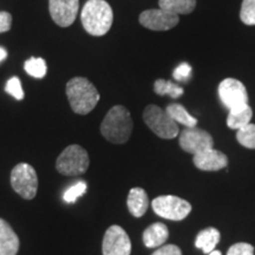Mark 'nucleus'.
<instances>
[{
	"mask_svg": "<svg viewBox=\"0 0 255 255\" xmlns=\"http://www.w3.org/2000/svg\"><path fill=\"white\" fill-rule=\"evenodd\" d=\"M227 255H254V247L246 242H239L231 246Z\"/></svg>",
	"mask_w": 255,
	"mask_h": 255,
	"instance_id": "obj_27",
	"label": "nucleus"
},
{
	"mask_svg": "<svg viewBox=\"0 0 255 255\" xmlns=\"http://www.w3.org/2000/svg\"><path fill=\"white\" fill-rule=\"evenodd\" d=\"M240 19L246 25H255V0H244L241 5Z\"/></svg>",
	"mask_w": 255,
	"mask_h": 255,
	"instance_id": "obj_24",
	"label": "nucleus"
},
{
	"mask_svg": "<svg viewBox=\"0 0 255 255\" xmlns=\"http://www.w3.org/2000/svg\"><path fill=\"white\" fill-rule=\"evenodd\" d=\"M151 207L154 212L161 218L181 221L191 212V205L188 201L174 195H162L152 200Z\"/></svg>",
	"mask_w": 255,
	"mask_h": 255,
	"instance_id": "obj_7",
	"label": "nucleus"
},
{
	"mask_svg": "<svg viewBox=\"0 0 255 255\" xmlns=\"http://www.w3.org/2000/svg\"><path fill=\"white\" fill-rule=\"evenodd\" d=\"M24 69L28 75L34 78H44L47 72V66L45 60L43 58H36L31 57L24 64Z\"/></svg>",
	"mask_w": 255,
	"mask_h": 255,
	"instance_id": "obj_22",
	"label": "nucleus"
},
{
	"mask_svg": "<svg viewBox=\"0 0 255 255\" xmlns=\"http://www.w3.org/2000/svg\"><path fill=\"white\" fill-rule=\"evenodd\" d=\"M219 97L229 111L241 109L248 105V94L245 85L235 78H226L220 83Z\"/></svg>",
	"mask_w": 255,
	"mask_h": 255,
	"instance_id": "obj_8",
	"label": "nucleus"
},
{
	"mask_svg": "<svg viewBox=\"0 0 255 255\" xmlns=\"http://www.w3.org/2000/svg\"><path fill=\"white\" fill-rule=\"evenodd\" d=\"M151 255H182V251L176 245H165L156 250Z\"/></svg>",
	"mask_w": 255,
	"mask_h": 255,
	"instance_id": "obj_29",
	"label": "nucleus"
},
{
	"mask_svg": "<svg viewBox=\"0 0 255 255\" xmlns=\"http://www.w3.org/2000/svg\"><path fill=\"white\" fill-rule=\"evenodd\" d=\"M159 8L174 14H189L196 6V0H158Z\"/></svg>",
	"mask_w": 255,
	"mask_h": 255,
	"instance_id": "obj_18",
	"label": "nucleus"
},
{
	"mask_svg": "<svg viewBox=\"0 0 255 255\" xmlns=\"http://www.w3.org/2000/svg\"><path fill=\"white\" fill-rule=\"evenodd\" d=\"M12 15L5 11H0V33L11 30Z\"/></svg>",
	"mask_w": 255,
	"mask_h": 255,
	"instance_id": "obj_30",
	"label": "nucleus"
},
{
	"mask_svg": "<svg viewBox=\"0 0 255 255\" xmlns=\"http://www.w3.org/2000/svg\"><path fill=\"white\" fill-rule=\"evenodd\" d=\"M90 164L88 151L78 144L69 145L60 152L56 161V169L64 176H79L85 174Z\"/></svg>",
	"mask_w": 255,
	"mask_h": 255,
	"instance_id": "obj_4",
	"label": "nucleus"
},
{
	"mask_svg": "<svg viewBox=\"0 0 255 255\" xmlns=\"http://www.w3.org/2000/svg\"><path fill=\"white\" fill-rule=\"evenodd\" d=\"M81 20L89 34L94 37L104 36L113 26V8L105 0H88L82 9Z\"/></svg>",
	"mask_w": 255,
	"mask_h": 255,
	"instance_id": "obj_1",
	"label": "nucleus"
},
{
	"mask_svg": "<svg viewBox=\"0 0 255 255\" xmlns=\"http://www.w3.org/2000/svg\"><path fill=\"white\" fill-rule=\"evenodd\" d=\"M132 119L129 110L123 105L111 108L101 124V133L114 144H124L132 132Z\"/></svg>",
	"mask_w": 255,
	"mask_h": 255,
	"instance_id": "obj_2",
	"label": "nucleus"
},
{
	"mask_svg": "<svg viewBox=\"0 0 255 255\" xmlns=\"http://www.w3.org/2000/svg\"><path fill=\"white\" fill-rule=\"evenodd\" d=\"M11 186L23 199H34L38 190V176L34 168L28 163L15 165L11 171Z\"/></svg>",
	"mask_w": 255,
	"mask_h": 255,
	"instance_id": "obj_6",
	"label": "nucleus"
},
{
	"mask_svg": "<svg viewBox=\"0 0 255 255\" xmlns=\"http://www.w3.org/2000/svg\"><path fill=\"white\" fill-rule=\"evenodd\" d=\"M19 238L5 220L0 219V255H17Z\"/></svg>",
	"mask_w": 255,
	"mask_h": 255,
	"instance_id": "obj_14",
	"label": "nucleus"
},
{
	"mask_svg": "<svg viewBox=\"0 0 255 255\" xmlns=\"http://www.w3.org/2000/svg\"><path fill=\"white\" fill-rule=\"evenodd\" d=\"M252 117H253V110L250 105L241 108V109L229 111V115L227 117V126L231 129L239 130L241 128L251 123Z\"/></svg>",
	"mask_w": 255,
	"mask_h": 255,
	"instance_id": "obj_19",
	"label": "nucleus"
},
{
	"mask_svg": "<svg viewBox=\"0 0 255 255\" xmlns=\"http://www.w3.org/2000/svg\"><path fill=\"white\" fill-rule=\"evenodd\" d=\"M190 72H191V66L189 64L183 63L175 69L173 76L177 82H187L190 77Z\"/></svg>",
	"mask_w": 255,
	"mask_h": 255,
	"instance_id": "obj_28",
	"label": "nucleus"
},
{
	"mask_svg": "<svg viewBox=\"0 0 255 255\" xmlns=\"http://www.w3.org/2000/svg\"><path fill=\"white\" fill-rule=\"evenodd\" d=\"M143 120L149 129L161 138L171 139L178 135L177 123L157 105H148L143 113Z\"/></svg>",
	"mask_w": 255,
	"mask_h": 255,
	"instance_id": "obj_5",
	"label": "nucleus"
},
{
	"mask_svg": "<svg viewBox=\"0 0 255 255\" xmlns=\"http://www.w3.org/2000/svg\"><path fill=\"white\" fill-rule=\"evenodd\" d=\"M66 96L72 111L78 115H88L95 109L101 96L89 79L75 77L66 84Z\"/></svg>",
	"mask_w": 255,
	"mask_h": 255,
	"instance_id": "obj_3",
	"label": "nucleus"
},
{
	"mask_svg": "<svg viewBox=\"0 0 255 255\" xmlns=\"http://www.w3.org/2000/svg\"><path fill=\"white\" fill-rule=\"evenodd\" d=\"M154 91L158 96L168 95L171 98H178L183 95V89L180 85L174 84L170 81H165V79H157L155 82Z\"/></svg>",
	"mask_w": 255,
	"mask_h": 255,
	"instance_id": "obj_21",
	"label": "nucleus"
},
{
	"mask_svg": "<svg viewBox=\"0 0 255 255\" xmlns=\"http://www.w3.org/2000/svg\"><path fill=\"white\" fill-rule=\"evenodd\" d=\"M165 111H167L169 116H170L176 123L183 124V126H186V128L196 127L197 120L195 117L191 116V115L186 110V108L182 107L181 104L173 103L168 105Z\"/></svg>",
	"mask_w": 255,
	"mask_h": 255,
	"instance_id": "obj_20",
	"label": "nucleus"
},
{
	"mask_svg": "<svg viewBox=\"0 0 255 255\" xmlns=\"http://www.w3.org/2000/svg\"><path fill=\"white\" fill-rule=\"evenodd\" d=\"M178 143L184 151L193 155L213 148V145H214V141H213V137L210 136V133L196 127L186 128L182 130L180 133Z\"/></svg>",
	"mask_w": 255,
	"mask_h": 255,
	"instance_id": "obj_10",
	"label": "nucleus"
},
{
	"mask_svg": "<svg viewBox=\"0 0 255 255\" xmlns=\"http://www.w3.org/2000/svg\"><path fill=\"white\" fill-rule=\"evenodd\" d=\"M5 91L11 95L12 97H14L17 101L24 100L25 97L23 87H21V82L18 77H12L11 79H8L7 83H6Z\"/></svg>",
	"mask_w": 255,
	"mask_h": 255,
	"instance_id": "obj_26",
	"label": "nucleus"
},
{
	"mask_svg": "<svg viewBox=\"0 0 255 255\" xmlns=\"http://www.w3.org/2000/svg\"><path fill=\"white\" fill-rule=\"evenodd\" d=\"M168 227L164 223L161 222L152 223L143 233V242H144L145 247L148 248H156L162 246L168 240Z\"/></svg>",
	"mask_w": 255,
	"mask_h": 255,
	"instance_id": "obj_16",
	"label": "nucleus"
},
{
	"mask_svg": "<svg viewBox=\"0 0 255 255\" xmlns=\"http://www.w3.org/2000/svg\"><path fill=\"white\" fill-rule=\"evenodd\" d=\"M79 0H49V11L52 20L60 27H69L78 14Z\"/></svg>",
	"mask_w": 255,
	"mask_h": 255,
	"instance_id": "obj_12",
	"label": "nucleus"
},
{
	"mask_svg": "<svg viewBox=\"0 0 255 255\" xmlns=\"http://www.w3.org/2000/svg\"><path fill=\"white\" fill-rule=\"evenodd\" d=\"M102 252L103 255H130L131 241L127 232L117 225L110 226L104 234Z\"/></svg>",
	"mask_w": 255,
	"mask_h": 255,
	"instance_id": "obj_9",
	"label": "nucleus"
},
{
	"mask_svg": "<svg viewBox=\"0 0 255 255\" xmlns=\"http://www.w3.org/2000/svg\"><path fill=\"white\" fill-rule=\"evenodd\" d=\"M208 255H222V253L220 251H213V252H210V253L208 254Z\"/></svg>",
	"mask_w": 255,
	"mask_h": 255,
	"instance_id": "obj_32",
	"label": "nucleus"
},
{
	"mask_svg": "<svg viewBox=\"0 0 255 255\" xmlns=\"http://www.w3.org/2000/svg\"><path fill=\"white\" fill-rule=\"evenodd\" d=\"M6 57H7V51H6L4 47L0 46V62H2Z\"/></svg>",
	"mask_w": 255,
	"mask_h": 255,
	"instance_id": "obj_31",
	"label": "nucleus"
},
{
	"mask_svg": "<svg viewBox=\"0 0 255 255\" xmlns=\"http://www.w3.org/2000/svg\"><path fill=\"white\" fill-rule=\"evenodd\" d=\"M220 238H221V235H220L218 229L214 227H208L197 234L195 246L202 250L203 253L208 255L210 252L215 250V246L220 242Z\"/></svg>",
	"mask_w": 255,
	"mask_h": 255,
	"instance_id": "obj_17",
	"label": "nucleus"
},
{
	"mask_svg": "<svg viewBox=\"0 0 255 255\" xmlns=\"http://www.w3.org/2000/svg\"><path fill=\"white\" fill-rule=\"evenodd\" d=\"M237 139L241 145L248 149H255V124H247L238 130Z\"/></svg>",
	"mask_w": 255,
	"mask_h": 255,
	"instance_id": "obj_23",
	"label": "nucleus"
},
{
	"mask_svg": "<svg viewBox=\"0 0 255 255\" xmlns=\"http://www.w3.org/2000/svg\"><path fill=\"white\" fill-rule=\"evenodd\" d=\"M85 193H87V183L84 181H79L64 193V201L66 203H73L79 196L84 195Z\"/></svg>",
	"mask_w": 255,
	"mask_h": 255,
	"instance_id": "obj_25",
	"label": "nucleus"
},
{
	"mask_svg": "<svg viewBox=\"0 0 255 255\" xmlns=\"http://www.w3.org/2000/svg\"><path fill=\"white\" fill-rule=\"evenodd\" d=\"M139 23L142 26L151 31H168L176 26L180 21L177 14L162 8L146 9L139 14Z\"/></svg>",
	"mask_w": 255,
	"mask_h": 255,
	"instance_id": "obj_11",
	"label": "nucleus"
},
{
	"mask_svg": "<svg viewBox=\"0 0 255 255\" xmlns=\"http://www.w3.org/2000/svg\"><path fill=\"white\" fill-rule=\"evenodd\" d=\"M127 203L130 214L135 216V218H141L145 214V212L149 208L148 194L142 188H132L129 191Z\"/></svg>",
	"mask_w": 255,
	"mask_h": 255,
	"instance_id": "obj_15",
	"label": "nucleus"
},
{
	"mask_svg": "<svg viewBox=\"0 0 255 255\" xmlns=\"http://www.w3.org/2000/svg\"><path fill=\"white\" fill-rule=\"evenodd\" d=\"M193 161L195 167L203 171H218L220 169L226 168L228 164L227 156L214 148L207 149L194 155Z\"/></svg>",
	"mask_w": 255,
	"mask_h": 255,
	"instance_id": "obj_13",
	"label": "nucleus"
}]
</instances>
